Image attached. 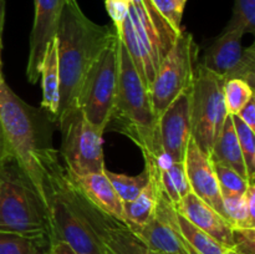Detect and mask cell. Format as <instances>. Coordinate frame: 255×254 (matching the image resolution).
<instances>
[{
	"label": "cell",
	"instance_id": "cell-7",
	"mask_svg": "<svg viewBox=\"0 0 255 254\" xmlns=\"http://www.w3.org/2000/svg\"><path fill=\"white\" fill-rule=\"evenodd\" d=\"M224 81L201 64L197 65L191 101L192 138L208 156L228 116L223 96Z\"/></svg>",
	"mask_w": 255,
	"mask_h": 254
},
{
	"label": "cell",
	"instance_id": "cell-38",
	"mask_svg": "<svg viewBox=\"0 0 255 254\" xmlns=\"http://www.w3.org/2000/svg\"><path fill=\"white\" fill-rule=\"evenodd\" d=\"M226 254H247V253H243V252L236 251V249H227Z\"/></svg>",
	"mask_w": 255,
	"mask_h": 254
},
{
	"label": "cell",
	"instance_id": "cell-25",
	"mask_svg": "<svg viewBox=\"0 0 255 254\" xmlns=\"http://www.w3.org/2000/svg\"><path fill=\"white\" fill-rule=\"evenodd\" d=\"M105 174L109 178L110 183L112 184L114 189L116 191L117 196L122 202H131L139 196L144 187L149 181L148 168L144 166L143 171L137 176H128V174L116 173L105 168Z\"/></svg>",
	"mask_w": 255,
	"mask_h": 254
},
{
	"label": "cell",
	"instance_id": "cell-13",
	"mask_svg": "<svg viewBox=\"0 0 255 254\" xmlns=\"http://www.w3.org/2000/svg\"><path fill=\"white\" fill-rule=\"evenodd\" d=\"M192 91L179 95L158 117L157 133L159 147L172 159L184 162L192 138Z\"/></svg>",
	"mask_w": 255,
	"mask_h": 254
},
{
	"label": "cell",
	"instance_id": "cell-21",
	"mask_svg": "<svg viewBox=\"0 0 255 254\" xmlns=\"http://www.w3.org/2000/svg\"><path fill=\"white\" fill-rule=\"evenodd\" d=\"M157 197L158 189L156 182L149 174L148 183L139 196L133 201L124 203V223L133 232L143 227L153 217L157 206Z\"/></svg>",
	"mask_w": 255,
	"mask_h": 254
},
{
	"label": "cell",
	"instance_id": "cell-33",
	"mask_svg": "<svg viewBox=\"0 0 255 254\" xmlns=\"http://www.w3.org/2000/svg\"><path fill=\"white\" fill-rule=\"evenodd\" d=\"M12 163L11 154H10L9 147H7L6 141H5L4 133H2L1 126H0V182L4 178L7 168Z\"/></svg>",
	"mask_w": 255,
	"mask_h": 254
},
{
	"label": "cell",
	"instance_id": "cell-19",
	"mask_svg": "<svg viewBox=\"0 0 255 254\" xmlns=\"http://www.w3.org/2000/svg\"><path fill=\"white\" fill-rule=\"evenodd\" d=\"M39 80L41 81L42 91L41 110L52 122L56 124L60 102V71L56 36L47 45V50L40 69Z\"/></svg>",
	"mask_w": 255,
	"mask_h": 254
},
{
	"label": "cell",
	"instance_id": "cell-29",
	"mask_svg": "<svg viewBox=\"0 0 255 254\" xmlns=\"http://www.w3.org/2000/svg\"><path fill=\"white\" fill-rule=\"evenodd\" d=\"M213 163V162H212ZM214 172H216L217 181H218L219 189H221L222 197L227 196H242L246 193L248 184L251 182L247 178L242 177L238 172L223 164L213 163Z\"/></svg>",
	"mask_w": 255,
	"mask_h": 254
},
{
	"label": "cell",
	"instance_id": "cell-6",
	"mask_svg": "<svg viewBox=\"0 0 255 254\" xmlns=\"http://www.w3.org/2000/svg\"><path fill=\"white\" fill-rule=\"evenodd\" d=\"M198 65V45L191 32L182 30L149 86L157 117L183 92L192 91Z\"/></svg>",
	"mask_w": 255,
	"mask_h": 254
},
{
	"label": "cell",
	"instance_id": "cell-35",
	"mask_svg": "<svg viewBox=\"0 0 255 254\" xmlns=\"http://www.w3.org/2000/svg\"><path fill=\"white\" fill-rule=\"evenodd\" d=\"M49 254H84L79 253L67 243L62 241H57V239H50V248Z\"/></svg>",
	"mask_w": 255,
	"mask_h": 254
},
{
	"label": "cell",
	"instance_id": "cell-15",
	"mask_svg": "<svg viewBox=\"0 0 255 254\" xmlns=\"http://www.w3.org/2000/svg\"><path fill=\"white\" fill-rule=\"evenodd\" d=\"M184 166L191 191L224 217L223 198L213 163L208 154L199 148L193 138L189 139Z\"/></svg>",
	"mask_w": 255,
	"mask_h": 254
},
{
	"label": "cell",
	"instance_id": "cell-22",
	"mask_svg": "<svg viewBox=\"0 0 255 254\" xmlns=\"http://www.w3.org/2000/svg\"><path fill=\"white\" fill-rule=\"evenodd\" d=\"M223 198L224 218L233 228H255V183H249L242 196Z\"/></svg>",
	"mask_w": 255,
	"mask_h": 254
},
{
	"label": "cell",
	"instance_id": "cell-30",
	"mask_svg": "<svg viewBox=\"0 0 255 254\" xmlns=\"http://www.w3.org/2000/svg\"><path fill=\"white\" fill-rule=\"evenodd\" d=\"M156 9L162 16L177 30L182 29V16L186 5L181 4L178 0H152Z\"/></svg>",
	"mask_w": 255,
	"mask_h": 254
},
{
	"label": "cell",
	"instance_id": "cell-37",
	"mask_svg": "<svg viewBox=\"0 0 255 254\" xmlns=\"http://www.w3.org/2000/svg\"><path fill=\"white\" fill-rule=\"evenodd\" d=\"M1 49H2V41H0V85L5 81L4 77H2V71H1Z\"/></svg>",
	"mask_w": 255,
	"mask_h": 254
},
{
	"label": "cell",
	"instance_id": "cell-16",
	"mask_svg": "<svg viewBox=\"0 0 255 254\" xmlns=\"http://www.w3.org/2000/svg\"><path fill=\"white\" fill-rule=\"evenodd\" d=\"M174 208L187 221L216 239L224 248L233 249V227L223 216L208 203L202 201L193 192L184 196Z\"/></svg>",
	"mask_w": 255,
	"mask_h": 254
},
{
	"label": "cell",
	"instance_id": "cell-9",
	"mask_svg": "<svg viewBox=\"0 0 255 254\" xmlns=\"http://www.w3.org/2000/svg\"><path fill=\"white\" fill-rule=\"evenodd\" d=\"M119 77V36L100 54L87 72L77 107L94 126L106 131L111 117Z\"/></svg>",
	"mask_w": 255,
	"mask_h": 254
},
{
	"label": "cell",
	"instance_id": "cell-31",
	"mask_svg": "<svg viewBox=\"0 0 255 254\" xmlns=\"http://www.w3.org/2000/svg\"><path fill=\"white\" fill-rule=\"evenodd\" d=\"M233 249L247 254L255 252V228H233Z\"/></svg>",
	"mask_w": 255,
	"mask_h": 254
},
{
	"label": "cell",
	"instance_id": "cell-12",
	"mask_svg": "<svg viewBox=\"0 0 255 254\" xmlns=\"http://www.w3.org/2000/svg\"><path fill=\"white\" fill-rule=\"evenodd\" d=\"M134 233L156 254H197L181 234L176 208L159 189L153 217Z\"/></svg>",
	"mask_w": 255,
	"mask_h": 254
},
{
	"label": "cell",
	"instance_id": "cell-36",
	"mask_svg": "<svg viewBox=\"0 0 255 254\" xmlns=\"http://www.w3.org/2000/svg\"><path fill=\"white\" fill-rule=\"evenodd\" d=\"M4 21H5V0H0V41H1Z\"/></svg>",
	"mask_w": 255,
	"mask_h": 254
},
{
	"label": "cell",
	"instance_id": "cell-26",
	"mask_svg": "<svg viewBox=\"0 0 255 254\" xmlns=\"http://www.w3.org/2000/svg\"><path fill=\"white\" fill-rule=\"evenodd\" d=\"M223 96L228 116H236L247 102L254 97V89L242 79H229L224 81Z\"/></svg>",
	"mask_w": 255,
	"mask_h": 254
},
{
	"label": "cell",
	"instance_id": "cell-23",
	"mask_svg": "<svg viewBox=\"0 0 255 254\" xmlns=\"http://www.w3.org/2000/svg\"><path fill=\"white\" fill-rule=\"evenodd\" d=\"M49 237H26L0 232V254H49Z\"/></svg>",
	"mask_w": 255,
	"mask_h": 254
},
{
	"label": "cell",
	"instance_id": "cell-20",
	"mask_svg": "<svg viewBox=\"0 0 255 254\" xmlns=\"http://www.w3.org/2000/svg\"><path fill=\"white\" fill-rule=\"evenodd\" d=\"M209 158L213 163L229 167L238 172L242 177L248 179L246 163H244L243 154H242L232 116H227Z\"/></svg>",
	"mask_w": 255,
	"mask_h": 254
},
{
	"label": "cell",
	"instance_id": "cell-11",
	"mask_svg": "<svg viewBox=\"0 0 255 254\" xmlns=\"http://www.w3.org/2000/svg\"><path fill=\"white\" fill-rule=\"evenodd\" d=\"M242 37L238 31H222L207 49L201 65L222 79H242L254 89L255 49L252 45L244 50Z\"/></svg>",
	"mask_w": 255,
	"mask_h": 254
},
{
	"label": "cell",
	"instance_id": "cell-5",
	"mask_svg": "<svg viewBox=\"0 0 255 254\" xmlns=\"http://www.w3.org/2000/svg\"><path fill=\"white\" fill-rule=\"evenodd\" d=\"M0 232L26 237L51 236L49 209L14 162L0 182Z\"/></svg>",
	"mask_w": 255,
	"mask_h": 254
},
{
	"label": "cell",
	"instance_id": "cell-17",
	"mask_svg": "<svg viewBox=\"0 0 255 254\" xmlns=\"http://www.w3.org/2000/svg\"><path fill=\"white\" fill-rule=\"evenodd\" d=\"M144 166L148 168L159 191L173 206L192 192L184 162L174 161L162 151L154 157L144 158Z\"/></svg>",
	"mask_w": 255,
	"mask_h": 254
},
{
	"label": "cell",
	"instance_id": "cell-4",
	"mask_svg": "<svg viewBox=\"0 0 255 254\" xmlns=\"http://www.w3.org/2000/svg\"><path fill=\"white\" fill-rule=\"evenodd\" d=\"M116 32L149 90L182 30L174 29L156 9L152 0H129L128 14Z\"/></svg>",
	"mask_w": 255,
	"mask_h": 254
},
{
	"label": "cell",
	"instance_id": "cell-27",
	"mask_svg": "<svg viewBox=\"0 0 255 254\" xmlns=\"http://www.w3.org/2000/svg\"><path fill=\"white\" fill-rule=\"evenodd\" d=\"M223 31L255 34V0H234L233 15Z\"/></svg>",
	"mask_w": 255,
	"mask_h": 254
},
{
	"label": "cell",
	"instance_id": "cell-24",
	"mask_svg": "<svg viewBox=\"0 0 255 254\" xmlns=\"http://www.w3.org/2000/svg\"><path fill=\"white\" fill-rule=\"evenodd\" d=\"M177 223L183 238L197 254H226L227 248H224L211 236L193 226L178 212H177Z\"/></svg>",
	"mask_w": 255,
	"mask_h": 254
},
{
	"label": "cell",
	"instance_id": "cell-28",
	"mask_svg": "<svg viewBox=\"0 0 255 254\" xmlns=\"http://www.w3.org/2000/svg\"><path fill=\"white\" fill-rule=\"evenodd\" d=\"M232 120L246 163L248 181L255 183V132L249 128L243 121H241L238 116H232Z\"/></svg>",
	"mask_w": 255,
	"mask_h": 254
},
{
	"label": "cell",
	"instance_id": "cell-32",
	"mask_svg": "<svg viewBox=\"0 0 255 254\" xmlns=\"http://www.w3.org/2000/svg\"><path fill=\"white\" fill-rule=\"evenodd\" d=\"M105 6L116 31L121 29L129 9V0H105Z\"/></svg>",
	"mask_w": 255,
	"mask_h": 254
},
{
	"label": "cell",
	"instance_id": "cell-8",
	"mask_svg": "<svg viewBox=\"0 0 255 254\" xmlns=\"http://www.w3.org/2000/svg\"><path fill=\"white\" fill-rule=\"evenodd\" d=\"M61 131V154L65 168L72 176L105 171L104 129L90 124L79 107L57 121Z\"/></svg>",
	"mask_w": 255,
	"mask_h": 254
},
{
	"label": "cell",
	"instance_id": "cell-39",
	"mask_svg": "<svg viewBox=\"0 0 255 254\" xmlns=\"http://www.w3.org/2000/svg\"><path fill=\"white\" fill-rule=\"evenodd\" d=\"M178 1L181 2V4H183V5L187 4V0H178Z\"/></svg>",
	"mask_w": 255,
	"mask_h": 254
},
{
	"label": "cell",
	"instance_id": "cell-1",
	"mask_svg": "<svg viewBox=\"0 0 255 254\" xmlns=\"http://www.w3.org/2000/svg\"><path fill=\"white\" fill-rule=\"evenodd\" d=\"M0 126L12 162L49 209V179L61 163L50 144L40 112L22 101L6 82L0 85Z\"/></svg>",
	"mask_w": 255,
	"mask_h": 254
},
{
	"label": "cell",
	"instance_id": "cell-14",
	"mask_svg": "<svg viewBox=\"0 0 255 254\" xmlns=\"http://www.w3.org/2000/svg\"><path fill=\"white\" fill-rule=\"evenodd\" d=\"M66 1L67 0H34V24L30 34L29 59L26 65V77L31 84L39 81L40 69L47 45L56 36L60 16Z\"/></svg>",
	"mask_w": 255,
	"mask_h": 254
},
{
	"label": "cell",
	"instance_id": "cell-34",
	"mask_svg": "<svg viewBox=\"0 0 255 254\" xmlns=\"http://www.w3.org/2000/svg\"><path fill=\"white\" fill-rule=\"evenodd\" d=\"M239 117L241 121H243L247 126L255 132V99L249 100L246 106L236 115Z\"/></svg>",
	"mask_w": 255,
	"mask_h": 254
},
{
	"label": "cell",
	"instance_id": "cell-3",
	"mask_svg": "<svg viewBox=\"0 0 255 254\" xmlns=\"http://www.w3.org/2000/svg\"><path fill=\"white\" fill-rule=\"evenodd\" d=\"M157 125L158 117L154 114L148 87L119 39V77L107 128L126 134L141 149L143 158H151L162 152Z\"/></svg>",
	"mask_w": 255,
	"mask_h": 254
},
{
	"label": "cell",
	"instance_id": "cell-10",
	"mask_svg": "<svg viewBox=\"0 0 255 254\" xmlns=\"http://www.w3.org/2000/svg\"><path fill=\"white\" fill-rule=\"evenodd\" d=\"M64 186L71 203L101 242L105 254H156L128 226L99 211L90 203L72 183L67 171L65 173Z\"/></svg>",
	"mask_w": 255,
	"mask_h": 254
},
{
	"label": "cell",
	"instance_id": "cell-18",
	"mask_svg": "<svg viewBox=\"0 0 255 254\" xmlns=\"http://www.w3.org/2000/svg\"><path fill=\"white\" fill-rule=\"evenodd\" d=\"M67 174L80 193L90 203L94 204L99 211L124 223V202L117 196L105 172L85 176H72L69 172Z\"/></svg>",
	"mask_w": 255,
	"mask_h": 254
},
{
	"label": "cell",
	"instance_id": "cell-2",
	"mask_svg": "<svg viewBox=\"0 0 255 254\" xmlns=\"http://www.w3.org/2000/svg\"><path fill=\"white\" fill-rule=\"evenodd\" d=\"M116 35L114 26H104L91 21L80 9L77 0H67L56 32L60 71L56 124L66 112L76 109L87 72Z\"/></svg>",
	"mask_w": 255,
	"mask_h": 254
}]
</instances>
